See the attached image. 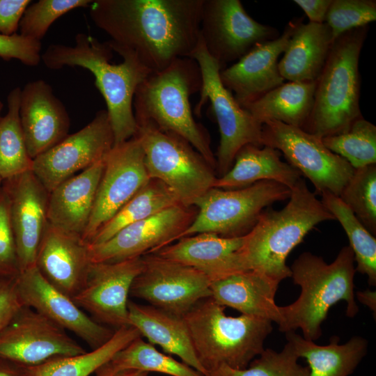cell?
Segmentation results:
<instances>
[{
  "instance_id": "obj_1",
  "label": "cell",
  "mask_w": 376,
  "mask_h": 376,
  "mask_svg": "<svg viewBox=\"0 0 376 376\" xmlns=\"http://www.w3.org/2000/svg\"><path fill=\"white\" fill-rule=\"evenodd\" d=\"M203 0H95L94 24L113 52H128L152 73L191 57L200 40Z\"/></svg>"
},
{
  "instance_id": "obj_2",
  "label": "cell",
  "mask_w": 376,
  "mask_h": 376,
  "mask_svg": "<svg viewBox=\"0 0 376 376\" xmlns=\"http://www.w3.org/2000/svg\"><path fill=\"white\" fill-rule=\"evenodd\" d=\"M112 52L107 41L102 42L90 35L78 33L74 45H51L41 54V60L51 70L78 66L93 74L107 104L115 146L136 134L134 96L139 85L152 72L128 52H117L122 63H110Z\"/></svg>"
},
{
  "instance_id": "obj_3",
  "label": "cell",
  "mask_w": 376,
  "mask_h": 376,
  "mask_svg": "<svg viewBox=\"0 0 376 376\" xmlns=\"http://www.w3.org/2000/svg\"><path fill=\"white\" fill-rule=\"evenodd\" d=\"M280 210L265 209L237 252L240 272L257 271L279 282L291 277L286 259L318 224L336 220L301 178Z\"/></svg>"
},
{
  "instance_id": "obj_4",
  "label": "cell",
  "mask_w": 376,
  "mask_h": 376,
  "mask_svg": "<svg viewBox=\"0 0 376 376\" xmlns=\"http://www.w3.org/2000/svg\"><path fill=\"white\" fill-rule=\"evenodd\" d=\"M290 269L301 292L293 303L279 306V331L286 333L300 329L305 339L315 341L322 335L321 324L330 308L337 302H347L349 318L359 312L354 294V256L350 246L343 247L330 264L320 256L304 252Z\"/></svg>"
},
{
  "instance_id": "obj_5",
  "label": "cell",
  "mask_w": 376,
  "mask_h": 376,
  "mask_svg": "<svg viewBox=\"0 0 376 376\" xmlns=\"http://www.w3.org/2000/svg\"><path fill=\"white\" fill-rule=\"evenodd\" d=\"M202 76L192 58L174 61L164 70L151 73L137 87L133 100L136 124L150 123L187 141L216 169V158L207 130L195 121L190 96L200 92Z\"/></svg>"
},
{
  "instance_id": "obj_6",
  "label": "cell",
  "mask_w": 376,
  "mask_h": 376,
  "mask_svg": "<svg viewBox=\"0 0 376 376\" xmlns=\"http://www.w3.org/2000/svg\"><path fill=\"white\" fill-rule=\"evenodd\" d=\"M225 308L210 297L198 301L183 316L197 358L209 374L221 365L246 368L263 352L272 331L268 319L228 316Z\"/></svg>"
},
{
  "instance_id": "obj_7",
  "label": "cell",
  "mask_w": 376,
  "mask_h": 376,
  "mask_svg": "<svg viewBox=\"0 0 376 376\" xmlns=\"http://www.w3.org/2000/svg\"><path fill=\"white\" fill-rule=\"evenodd\" d=\"M368 26L334 40L316 80L313 107L303 130L320 139L345 132L361 116L359 61Z\"/></svg>"
},
{
  "instance_id": "obj_8",
  "label": "cell",
  "mask_w": 376,
  "mask_h": 376,
  "mask_svg": "<svg viewBox=\"0 0 376 376\" xmlns=\"http://www.w3.org/2000/svg\"><path fill=\"white\" fill-rule=\"evenodd\" d=\"M137 126L135 136L142 146L150 178L165 184L181 204L194 206L213 187L215 169L180 136L150 123Z\"/></svg>"
},
{
  "instance_id": "obj_9",
  "label": "cell",
  "mask_w": 376,
  "mask_h": 376,
  "mask_svg": "<svg viewBox=\"0 0 376 376\" xmlns=\"http://www.w3.org/2000/svg\"><path fill=\"white\" fill-rule=\"evenodd\" d=\"M290 194V188L272 180L237 189L212 187L195 203L197 214L176 240L202 233L224 237L244 236L266 207L289 198Z\"/></svg>"
},
{
  "instance_id": "obj_10",
  "label": "cell",
  "mask_w": 376,
  "mask_h": 376,
  "mask_svg": "<svg viewBox=\"0 0 376 376\" xmlns=\"http://www.w3.org/2000/svg\"><path fill=\"white\" fill-rule=\"evenodd\" d=\"M198 63L202 76L200 100L194 113L200 116L204 104L209 100L216 118L220 142L217 152L216 169L219 177L232 167L237 152L244 146H263L262 126L235 99L222 84L219 63L207 52L201 37L191 57Z\"/></svg>"
},
{
  "instance_id": "obj_11",
  "label": "cell",
  "mask_w": 376,
  "mask_h": 376,
  "mask_svg": "<svg viewBox=\"0 0 376 376\" xmlns=\"http://www.w3.org/2000/svg\"><path fill=\"white\" fill-rule=\"evenodd\" d=\"M262 144L282 153L290 165L311 181L315 195L328 192L339 197L354 171L345 159L329 150L322 139L277 120L263 124Z\"/></svg>"
},
{
  "instance_id": "obj_12",
  "label": "cell",
  "mask_w": 376,
  "mask_h": 376,
  "mask_svg": "<svg viewBox=\"0 0 376 376\" xmlns=\"http://www.w3.org/2000/svg\"><path fill=\"white\" fill-rule=\"evenodd\" d=\"M279 36L275 28L249 15L240 0H203L200 37L221 70L256 45Z\"/></svg>"
},
{
  "instance_id": "obj_13",
  "label": "cell",
  "mask_w": 376,
  "mask_h": 376,
  "mask_svg": "<svg viewBox=\"0 0 376 376\" xmlns=\"http://www.w3.org/2000/svg\"><path fill=\"white\" fill-rule=\"evenodd\" d=\"M142 258L143 267L132 284L130 295L180 316L212 296L211 281L200 271L154 253Z\"/></svg>"
},
{
  "instance_id": "obj_14",
  "label": "cell",
  "mask_w": 376,
  "mask_h": 376,
  "mask_svg": "<svg viewBox=\"0 0 376 376\" xmlns=\"http://www.w3.org/2000/svg\"><path fill=\"white\" fill-rule=\"evenodd\" d=\"M113 145L109 115L102 109L82 129L35 158L32 171L50 193L76 173L104 159Z\"/></svg>"
},
{
  "instance_id": "obj_15",
  "label": "cell",
  "mask_w": 376,
  "mask_h": 376,
  "mask_svg": "<svg viewBox=\"0 0 376 376\" xmlns=\"http://www.w3.org/2000/svg\"><path fill=\"white\" fill-rule=\"evenodd\" d=\"M150 180L138 137L113 146L104 157L93 211L82 240L88 244L97 231Z\"/></svg>"
},
{
  "instance_id": "obj_16",
  "label": "cell",
  "mask_w": 376,
  "mask_h": 376,
  "mask_svg": "<svg viewBox=\"0 0 376 376\" xmlns=\"http://www.w3.org/2000/svg\"><path fill=\"white\" fill-rule=\"evenodd\" d=\"M85 352L67 331L28 306L0 331V357L24 366Z\"/></svg>"
},
{
  "instance_id": "obj_17",
  "label": "cell",
  "mask_w": 376,
  "mask_h": 376,
  "mask_svg": "<svg viewBox=\"0 0 376 376\" xmlns=\"http://www.w3.org/2000/svg\"><path fill=\"white\" fill-rule=\"evenodd\" d=\"M194 206L178 204L130 224L108 240L88 245L91 263H114L141 257L172 244L194 221Z\"/></svg>"
},
{
  "instance_id": "obj_18",
  "label": "cell",
  "mask_w": 376,
  "mask_h": 376,
  "mask_svg": "<svg viewBox=\"0 0 376 376\" xmlns=\"http://www.w3.org/2000/svg\"><path fill=\"white\" fill-rule=\"evenodd\" d=\"M143 267L142 256L114 263H91L84 283L72 299L97 322L129 326L128 296Z\"/></svg>"
},
{
  "instance_id": "obj_19",
  "label": "cell",
  "mask_w": 376,
  "mask_h": 376,
  "mask_svg": "<svg viewBox=\"0 0 376 376\" xmlns=\"http://www.w3.org/2000/svg\"><path fill=\"white\" fill-rule=\"evenodd\" d=\"M16 286L24 306L72 332L92 350L105 343L115 331L89 317L72 297L47 280L36 266L20 272L16 278Z\"/></svg>"
},
{
  "instance_id": "obj_20",
  "label": "cell",
  "mask_w": 376,
  "mask_h": 376,
  "mask_svg": "<svg viewBox=\"0 0 376 376\" xmlns=\"http://www.w3.org/2000/svg\"><path fill=\"white\" fill-rule=\"evenodd\" d=\"M10 203L19 273L36 266L37 253L48 225L49 193L32 171L4 180Z\"/></svg>"
},
{
  "instance_id": "obj_21",
  "label": "cell",
  "mask_w": 376,
  "mask_h": 376,
  "mask_svg": "<svg viewBox=\"0 0 376 376\" xmlns=\"http://www.w3.org/2000/svg\"><path fill=\"white\" fill-rule=\"evenodd\" d=\"M298 21H290L278 38L256 45L237 62L220 71L222 84L234 93L241 107L283 84L278 59Z\"/></svg>"
},
{
  "instance_id": "obj_22",
  "label": "cell",
  "mask_w": 376,
  "mask_h": 376,
  "mask_svg": "<svg viewBox=\"0 0 376 376\" xmlns=\"http://www.w3.org/2000/svg\"><path fill=\"white\" fill-rule=\"evenodd\" d=\"M19 116L33 160L68 135L70 120L67 110L44 80L29 81L21 88Z\"/></svg>"
},
{
  "instance_id": "obj_23",
  "label": "cell",
  "mask_w": 376,
  "mask_h": 376,
  "mask_svg": "<svg viewBox=\"0 0 376 376\" xmlns=\"http://www.w3.org/2000/svg\"><path fill=\"white\" fill-rule=\"evenodd\" d=\"M90 264L88 246L81 237L48 223L36 260L47 280L72 297L83 286Z\"/></svg>"
},
{
  "instance_id": "obj_24",
  "label": "cell",
  "mask_w": 376,
  "mask_h": 376,
  "mask_svg": "<svg viewBox=\"0 0 376 376\" xmlns=\"http://www.w3.org/2000/svg\"><path fill=\"white\" fill-rule=\"evenodd\" d=\"M244 237L202 233L182 237L149 253L194 268L212 282L240 272L237 252Z\"/></svg>"
},
{
  "instance_id": "obj_25",
  "label": "cell",
  "mask_w": 376,
  "mask_h": 376,
  "mask_svg": "<svg viewBox=\"0 0 376 376\" xmlns=\"http://www.w3.org/2000/svg\"><path fill=\"white\" fill-rule=\"evenodd\" d=\"M104 166V158L63 181L49 193L47 220L51 226L82 237Z\"/></svg>"
},
{
  "instance_id": "obj_26",
  "label": "cell",
  "mask_w": 376,
  "mask_h": 376,
  "mask_svg": "<svg viewBox=\"0 0 376 376\" xmlns=\"http://www.w3.org/2000/svg\"><path fill=\"white\" fill-rule=\"evenodd\" d=\"M280 282L257 271L235 273L211 282V297L224 307L242 314L278 323L275 295Z\"/></svg>"
},
{
  "instance_id": "obj_27",
  "label": "cell",
  "mask_w": 376,
  "mask_h": 376,
  "mask_svg": "<svg viewBox=\"0 0 376 376\" xmlns=\"http://www.w3.org/2000/svg\"><path fill=\"white\" fill-rule=\"evenodd\" d=\"M127 309L130 325L134 327L150 343L158 345L164 352L178 356L204 376H210L197 358L183 316L131 300L128 301Z\"/></svg>"
},
{
  "instance_id": "obj_28",
  "label": "cell",
  "mask_w": 376,
  "mask_h": 376,
  "mask_svg": "<svg viewBox=\"0 0 376 376\" xmlns=\"http://www.w3.org/2000/svg\"><path fill=\"white\" fill-rule=\"evenodd\" d=\"M334 41L325 22L303 24L299 19L278 64L281 77L289 81H316Z\"/></svg>"
},
{
  "instance_id": "obj_29",
  "label": "cell",
  "mask_w": 376,
  "mask_h": 376,
  "mask_svg": "<svg viewBox=\"0 0 376 376\" xmlns=\"http://www.w3.org/2000/svg\"><path fill=\"white\" fill-rule=\"evenodd\" d=\"M301 178L296 169L281 159L279 150L247 144L237 152L230 169L217 178L213 187L237 189L259 181L272 180L292 189Z\"/></svg>"
},
{
  "instance_id": "obj_30",
  "label": "cell",
  "mask_w": 376,
  "mask_h": 376,
  "mask_svg": "<svg viewBox=\"0 0 376 376\" xmlns=\"http://www.w3.org/2000/svg\"><path fill=\"white\" fill-rule=\"evenodd\" d=\"M298 357L306 359L309 376H348L357 368L368 350V340L354 336L346 343L333 336L327 345H319L295 331L285 333Z\"/></svg>"
},
{
  "instance_id": "obj_31",
  "label": "cell",
  "mask_w": 376,
  "mask_h": 376,
  "mask_svg": "<svg viewBox=\"0 0 376 376\" xmlns=\"http://www.w3.org/2000/svg\"><path fill=\"white\" fill-rule=\"evenodd\" d=\"M316 81H289L243 106L260 124L267 120L303 129L311 113Z\"/></svg>"
},
{
  "instance_id": "obj_32",
  "label": "cell",
  "mask_w": 376,
  "mask_h": 376,
  "mask_svg": "<svg viewBox=\"0 0 376 376\" xmlns=\"http://www.w3.org/2000/svg\"><path fill=\"white\" fill-rule=\"evenodd\" d=\"M139 337L142 336L134 327H122L105 343L90 352L54 357L38 366H26V370L29 376H89Z\"/></svg>"
},
{
  "instance_id": "obj_33",
  "label": "cell",
  "mask_w": 376,
  "mask_h": 376,
  "mask_svg": "<svg viewBox=\"0 0 376 376\" xmlns=\"http://www.w3.org/2000/svg\"><path fill=\"white\" fill-rule=\"evenodd\" d=\"M181 204L162 182L150 179L95 233L88 245L102 243L125 227Z\"/></svg>"
},
{
  "instance_id": "obj_34",
  "label": "cell",
  "mask_w": 376,
  "mask_h": 376,
  "mask_svg": "<svg viewBox=\"0 0 376 376\" xmlns=\"http://www.w3.org/2000/svg\"><path fill=\"white\" fill-rule=\"evenodd\" d=\"M20 95L19 87L10 91L7 113L0 118V176L3 181L33 168L20 121Z\"/></svg>"
},
{
  "instance_id": "obj_35",
  "label": "cell",
  "mask_w": 376,
  "mask_h": 376,
  "mask_svg": "<svg viewBox=\"0 0 376 376\" xmlns=\"http://www.w3.org/2000/svg\"><path fill=\"white\" fill-rule=\"evenodd\" d=\"M321 202L338 220L345 230L350 241L356 272L368 276L371 286L376 285V239L357 218L352 211L340 198L328 192L320 195Z\"/></svg>"
},
{
  "instance_id": "obj_36",
  "label": "cell",
  "mask_w": 376,
  "mask_h": 376,
  "mask_svg": "<svg viewBox=\"0 0 376 376\" xmlns=\"http://www.w3.org/2000/svg\"><path fill=\"white\" fill-rule=\"evenodd\" d=\"M110 370L134 369L170 376H204L196 370L159 352L153 345L139 337L104 364Z\"/></svg>"
},
{
  "instance_id": "obj_37",
  "label": "cell",
  "mask_w": 376,
  "mask_h": 376,
  "mask_svg": "<svg viewBox=\"0 0 376 376\" xmlns=\"http://www.w3.org/2000/svg\"><path fill=\"white\" fill-rule=\"evenodd\" d=\"M323 144L354 169L376 164V126L363 116L345 132L324 137Z\"/></svg>"
},
{
  "instance_id": "obj_38",
  "label": "cell",
  "mask_w": 376,
  "mask_h": 376,
  "mask_svg": "<svg viewBox=\"0 0 376 376\" xmlns=\"http://www.w3.org/2000/svg\"><path fill=\"white\" fill-rule=\"evenodd\" d=\"M298 356L290 342L277 352L265 349L245 369H233L221 365L210 372V376H309L308 366L298 363Z\"/></svg>"
},
{
  "instance_id": "obj_39",
  "label": "cell",
  "mask_w": 376,
  "mask_h": 376,
  "mask_svg": "<svg viewBox=\"0 0 376 376\" xmlns=\"http://www.w3.org/2000/svg\"><path fill=\"white\" fill-rule=\"evenodd\" d=\"M339 198L373 235L376 234V164L354 169Z\"/></svg>"
},
{
  "instance_id": "obj_40",
  "label": "cell",
  "mask_w": 376,
  "mask_h": 376,
  "mask_svg": "<svg viewBox=\"0 0 376 376\" xmlns=\"http://www.w3.org/2000/svg\"><path fill=\"white\" fill-rule=\"evenodd\" d=\"M91 0H40L31 3L20 20L19 34L40 41L52 24L66 13L81 7H88Z\"/></svg>"
},
{
  "instance_id": "obj_41",
  "label": "cell",
  "mask_w": 376,
  "mask_h": 376,
  "mask_svg": "<svg viewBox=\"0 0 376 376\" xmlns=\"http://www.w3.org/2000/svg\"><path fill=\"white\" fill-rule=\"evenodd\" d=\"M375 20V0H332L324 22L335 40L348 31L368 26Z\"/></svg>"
},
{
  "instance_id": "obj_42",
  "label": "cell",
  "mask_w": 376,
  "mask_h": 376,
  "mask_svg": "<svg viewBox=\"0 0 376 376\" xmlns=\"http://www.w3.org/2000/svg\"><path fill=\"white\" fill-rule=\"evenodd\" d=\"M19 274V261L10 217L8 195L0 189V277H16Z\"/></svg>"
},
{
  "instance_id": "obj_43",
  "label": "cell",
  "mask_w": 376,
  "mask_h": 376,
  "mask_svg": "<svg viewBox=\"0 0 376 376\" xmlns=\"http://www.w3.org/2000/svg\"><path fill=\"white\" fill-rule=\"evenodd\" d=\"M41 42L20 34H0V57L6 61L17 59L24 65L36 66L41 61Z\"/></svg>"
},
{
  "instance_id": "obj_44",
  "label": "cell",
  "mask_w": 376,
  "mask_h": 376,
  "mask_svg": "<svg viewBox=\"0 0 376 376\" xmlns=\"http://www.w3.org/2000/svg\"><path fill=\"white\" fill-rule=\"evenodd\" d=\"M16 277H0V331L24 306L16 286Z\"/></svg>"
},
{
  "instance_id": "obj_45",
  "label": "cell",
  "mask_w": 376,
  "mask_h": 376,
  "mask_svg": "<svg viewBox=\"0 0 376 376\" xmlns=\"http://www.w3.org/2000/svg\"><path fill=\"white\" fill-rule=\"evenodd\" d=\"M30 0H0V34L13 36L19 29L23 14Z\"/></svg>"
},
{
  "instance_id": "obj_46",
  "label": "cell",
  "mask_w": 376,
  "mask_h": 376,
  "mask_svg": "<svg viewBox=\"0 0 376 376\" xmlns=\"http://www.w3.org/2000/svg\"><path fill=\"white\" fill-rule=\"evenodd\" d=\"M305 13L309 22L322 24L332 0H294Z\"/></svg>"
},
{
  "instance_id": "obj_47",
  "label": "cell",
  "mask_w": 376,
  "mask_h": 376,
  "mask_svg": "<svg viewBox=\"0 0 376 376\" xmlns=\"http://www.w3.org/2000/svg\"><path fill=\"white\" fill-rule=\"evenodd\" d=\"M0 376H29L26 366L0 357Z\"/></svg>"
},
{
  "instance_id": "obj_48",
  "label": "cell",
  "mask_w": 376,
  "mask_h": 376,
  "mask_svg": "<svg viewBox=\"0 0 376 376\" xmlns=\"http://www.w3.org/2000/svg\"><path fill=\"white\" fill-rule=\"evenodd\" d=\"M95 373V376H148L149 373L134 369L112 371L103 365Z\"/></svg>"
},
{
  "instance_id": "obj_49",
  "label": "cell",
  "mask_w": 376,
  "mask_h": 376,
  "mask_svg": "<svg viewBox=\"0 0 376 376\" xmlns=\"http://www.w3.org/2000/svg\"><path fill=\"white\" fill-rule=\"evenodd\" d=\"M358 300L363 304L367 306L374 313L375 318L376 313V293L375 291L367 289L364 291H358L357 292Z\"/></svg>"
},
{
  "instance_id": "obj_50",
  "label": "cell",
  "mask_w": 376,
  "mask_h": 376,
  "mask_svg": "<svg viewBox=\"0 0 376 376\" xmlns=\"http://www.w3.org/2000/svg\"><path fill=\"white\" fill-rule=\"evenodd\" d=\"M3 107V103L0 101V118H1V110H2Z\"/></svg>"
},
{
  "instance_id": "obj_51",
  "label": "cell",
  "mask_w": 376,
  "mask_h": 376,
  "mask_svg": "<svg viewBox=\"0 0 376 376\" xmlns=\"http://www.w3.org/2000/svg\"><path fill=\"white\" fill-rule=\"evenodd\" d=\"M3 182V180H2V178H1V176H0V189H1V188L2 187Z\"/></svg>"
}]
</instances>
